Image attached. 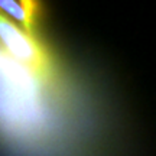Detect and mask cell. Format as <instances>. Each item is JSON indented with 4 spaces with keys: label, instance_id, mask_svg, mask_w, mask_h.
Returning a JSON list of instances; mask_svg holds the SVG:
<instances>
[{
    "label": "cell",
    "instance_id": "2",
    "mask_svg": "<svg viewBox=\"0 0 156 156\" xmlns=\"http://www.w3.org/2000/svg\"><path fill=\"white\" fill-rule=\"evenodd\" d=\"M0 44L10 58L45 81H54V59L42 42L9 22L0 13Z\"/></svg>",
    "mask_w": 156,
    "mask_h": 156
},
{
    "label": "cell",
    "instance_id": "1",
    "mask_svg": "<svg viewBox=\"0 0 156 156\" xmlns=\"http://www.w3.org/2000/svg\"><path fill=\"white\" fill-rule=\"evenodd\" d=\"M42 83H48L0 51V130L15 140L42 139L52 112Z\"/></svg>",
    "mask_w": 156,
    "mask_h": 156
},
{
    "label": "cell",
    "instance_id": "3",
    "mask_svg": "<svg viewBox=\"0 0 156 156\" xmlns=\"http://www.w3.org/2000/svg\"><path fill=\"white\" fill-rule=\"evenodd\" d=\"M0 12H3V16H9L15 19L22 30H25L28 35L35 36L38 23L41 19V5L34 0H0Z\"/></svg>",
    "mask_w": 156,
    "mask_h": 156
}]
</instances>
